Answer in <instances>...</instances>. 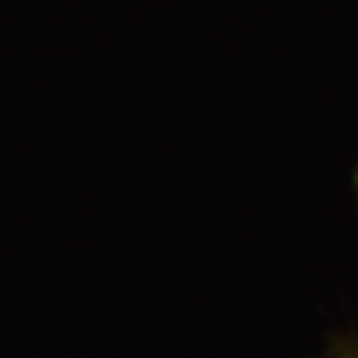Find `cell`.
<instances>
[{"mask_svg": "<svg viewBox=\"0 0 358 358\" xmlns=\"http://www.w3.org/2000/svg\"><path fill=\"white\" fill-rule=\"evenodd\" d=\"M324 358H358V340L356 342H340L333 352H328Z\"/></svg>", "mask_w": 358, "mask_h": 358, "instance_id": "obj_1", "label": "cell"}, {"mask_svg": "<svg viewBox=\"0 0 358 358\" xmlns=\"http://www.w3.org/2000/svg\"><path fill=\"white\" fill-rule=\"evenodd\" d=\"M354 193H356V200H358V166L354 168Z\"/></svg>", "mask_w": 358, "mask_h": 358, "instance_id": "obj_2", "label": "cell"}]
</instances>
